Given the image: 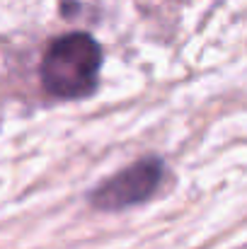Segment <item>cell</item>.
<instances>
[{"mask_svg": "<svg viewBox=\"0 0 247 249\" xmlns=\"http://www.w3.org/2000/svg\"><path fill=\"white\" fill-rule=\"evenodd\" d=\"M165 177V162L158 155H146L121 172L112 174L104 179L97 189L90 191L87 201L92 208L114 213V211H126L131 206L146 203L153 198V194L160 189Z\"/></svg>", "mask_w": 247, "mask_h": 249, "instance_id": "7a4b0ae2", "label": "cell"}, {"mask_svg": "<svg viewBox=\"0 0 247 249\" xmlns=\"http://www.w3.org/2000/svg\"><path fill=\"white\" fill-rule=\"evenodd\" d=\"M102 46L85 32H71L49 44L41 58V87L58 99H80L97 89Z\"/></svg>", "mask_w": 247, "mask_h": 249, "instance_id": "6da1fadb", "label": "cell"}]
</instances>
